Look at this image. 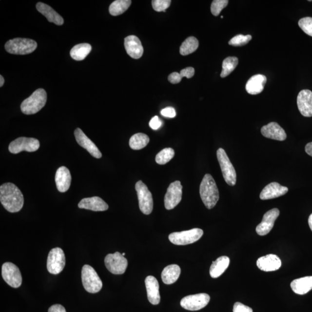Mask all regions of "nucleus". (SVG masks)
<instances>
[{"mask_svg":"<svg viewBox=\"0 0 312 312\" xmlns=\"http://www.w3.org/2000/svg\"><path fill=\"white\" fill-rule=\"evenodd\" d=\"M199 42L195 37H190L182 43L180 47V54L186 56L195 52L198 49Z\"/></svg>","mask_w":312,"mask_h":312,"instance_id":"33","label":"nucleus"},{"mask_svg":"<svg viewBox=\"0 0 312 312\" xmlns=\"http://www.w3.org/2000/svg\"><path fill=\"white\" fill-rule=\"evenodd\" d=\"M174 155L175 152L173 149L170 148H165L156 156V163L160 165L167 164L174 157Z\"/></svg>","mask_w":312,"mask_h":312,"instance_id":"35","label":"nucleus"},{"mask_svg":"<svg viewBox=\"0 0 312 312\" xmlns=\"http://www.w3.org/2000/svg\"><path fill=\"white\" fill-rule=\"evenodd\" d=\"M171 0H153L152 1L153 8L157 12H165L170 7Z\"/></svg>","mask_w":312,"mask_h":312,"instance_id":"39","label":"nucleus"},{"mask_svg":"<svg viewBox=\"0 0 312 312\" xmlns=\"http://www.w3.org/2000/svg\"><path fill=\"white\" fill-rule=\"evenodd\" d=\"M252 39V37L251 35H242V34H239L233 39H231L229 43V45L233 46H242L247 44L249 41Z\"/></svg>","mask_w":312,"mask_h":312,"instance_id":"36","label":"nucleus"},{"mask_svg":"<svg viewBox=\"0 0 312 312\" xmlns=\"http://www.w3.org/2000/svg\"><path fill=\"white\" fill-rule=\"evenodd\" d=\"M55 182L57 189L61 193H65L69 189L71 183V176L69 170L61 167L56 171Z\"/></svg>","mask_w":312,"mask_h":312,"instance_id":"22","label":"nucleus"},{"mask_svg":"<svg viewBox=\"0 0 312 312\" xmlns=\"http://www.w3.org/2000/svg\"><path fill=\"white\" fill-rule=\"evenodd\" d=\"M39 140L34 138L20 137L11 142L9 145V151L13 154H18L22 151L36 152L39 148Z\"/></svg>","mask_w":312,"mask_h":312,"instance_id":"10","label":"nucleus"},{"mask_svg":"<svg viewBox=\"0 0 312 312\" xmlns=\"http://www.w3.org/2000/svg\"><path fill=\"white\" fill-rule=\"evenodd\" d=\"M210 301V296L205 293L185 296L180 301V305L186 310L195 311L201 310Z\"/></svg>","mask_w":312,"mask_h":312,"instance_id":"13","label":"nucleus"},{"mask_svg":"<svg viewBox=\"0 0 312 312\" xmlns=\"http://www.w3.org/2000/svg\"><path fill=\"white\" fill-rule=\"evenodd\" d=\"M37 48V43L33 39L17 38L8 40L5 48L9 54L24 55L31 54Z\"/></svg>","mask_w":312,"mask_h":312,"instance_id":"4","label":"nucleus"},{"mask_svg":"<svg viewBox=\"0 0 312 312\" xmlns=\"http://www.w3.org/2000/svg\"><path fill=\"white\" fill-rule=\"evenodd\" d=\"M92 51V46L89 43H80L73 47L71 50V58L77 61L84 60Z\"/></svg>","mask_w":312,"mask_h":312,"instance_id":"30","label":"nucleus"},{"mask_svg":"<svg viewBox=\"0 0 312 312\" xmlns=\"http://www.w3.org/2000/svg\"><path fill=\"white\" fill-rule=\"evenodd\" d=\"M75 136L78 144L88 151L89 154L97 158H100L102 154L93 142L87 137L83 131L78 128L74 132Z\"/></svg>","mask_w":312,"mask_h":312,"instance_id":"16","label":"nucleus"},{"mask_svg":"<svg viewBox=\"0 0 312 312\" xmlns=\"http://www.w3.org/2000/svg\"><path fill=\"white\" fill-rule=\"evenodd\" d=\"M199 193L206 207L211 210L215 207L219 199V192L216 182L210 174H206L203 178Z\"/></svg>","mask_w":312,"mask_h":312,"instance_id":"2","label":"nucleus"},{"mask_svg":"<svg viewBox=\"0 0 312 312\" xmlns=\"http://www.w3.org/2000/svg\"><path fill=\"white\" fill-rule=\"evenodd\" d=\"M217 157L224 180L228 185L231 186L235 185L236 174L235 168L231 163L226 152L223 148H219L217 150Z\"/></svg>","mask_w":312,"mask_h":312,"instance_id":"6","label":"nucleus"},{"mask_svg":"<svg viewBox=\"0 0 312 312\" xmlns=\"http://www.w3.org/2000/svg\"><path fill=\"white\" fill-rule=\"evenodd\" d=\"M262 135L265 138L283 141L287 138L285 130L276 122H271L261 128Z\"/></svg>","mask_w":312,"mask_h":312,"instance_id":"19","label":"nucleus"},{"mask_svg":"<svg viewBox=\"0 0 312 312\" xmlns=\"http://www.w3.org/2000/svg\"><path fill=\"white\" fill-rule=\"evenodd\" d=\"M221 19H223V16H221Z\"/></svg>","mask_w":312,"mask_h":312,"instance_id":"50","label":"nucleus"},{"mask_svg":"<svg viewBox=\"0 0 312 312\" xmlns=\"http://www.w3.org/2000/svg\"><path fill=\"white\" fill-rule=\"evenodd\" d=\"M0 201L6 210L11 213L20 212L24 204V197L20 189L12 183L0 187Z\"/></svg>","mask_w":312,"mask_h":312,"instance_id":"1","label":"nucleus"},{"mask_svg":"<svg viewBox=\"0 0 312 312\" xmlns=\"http://www.w3.org/2000/svg\"><path fill=\"white\" fill-rule=\"evenodd\" d=\"M297 105L299 112L305 117H312V92L303 90L297 97Z\"/></svg>","mask_w":312,"mask_h":312,"instance_id":"17","label":"nucleus"},{"mask_svg":"<svg viewBox=\"0 0 312 312\" xmlns=\"http://www.w3.org/2000/svg\"><path fill=\"white\" fill-rule=\"evenodd\" d=\"M291 288L296 294L304 295L312 289V276H306L296 279L291 283Z\"/></svg>","mask_w":312,"mask_h":312,"instance_id":"27","label":"nucleus"},{"mask_svg":"<svg viewBox=\"0 0 312 312\" xmlns=\"http://www.w3.org/2000/svg\"><path fill=\"white\" fill-rule=\"evenodd\" d=\"M149 141V137L146 134L137 133L131 137L129 145L133 150H140L146 147Z\"/></svg>","mask_w":312,"mask_h":312,"instance_id":"31","label":"nucleus"},{"mask_svg":"<svg viewBox=\"0 0 312 312\" xmlns=\"http://www.w3.org/2000/svg\"><path fill=\"white\" fill-rule=\"evenodd\" d=\"M65 265V257L63 251L60 248L52 249L47 260V269L49 273L57 274L62 272Z\"/></svg>","mask_w":312,"mask_h":312,"instance_id":"9","label":"nucleus"},{"mask_svg":"<svg viewBox=\"0 0 312 312\" xmlns=\"http://www.w3.org/2000/svg\"><path fill=\"white\" fill-rule=\"evenodd\" d=\"M37 10L45 17L49 22L54 23L58 26L64 24V20L58 12L50 6L42 2H39L36 5Z\"/></svg>","mask_w":312,"mask_h":312,"instance_id":"26","label":"nucleus"},{"mask_svg":"<svg viewBox=\"0 0 312 312\" xmlns=\"http://www.w3.org/2000/svg\"><path fill=\"white\" fill-rule=\"evenodd\" d=\"M233 312H253L252 309L241 303L236 302L234 305Z\"/></svg>","mask_w":312,"mask_h":312,"instance_id":"40","label":"nucleus"},{"mask_svg":"<svg viewBox=\"0 0 312 312\" xmlns=\"http://www.w3.org/2000/svg\"><path fill=\"white\" fill-rule=\"evenodd\" d=\"M229 2L228 0H214L211 7L212 14L215 17H217L221 11L227 7Z\"/></svg>","mask_w":312,"mask_h":312,"instance_id":"37","label":"nucleus"},{"mask_svg":"<svg viewBox=\"0 0 312 312\" xmlns=\"http://www.w3.org/2000/svg\"><path fill=\"white\" fill-rule=\"evenodd\" d=\"M195 70L193 67H187L182 70L180 71V76L182 78L186 77L190 79L195 76Z\"/></svg>","mask_w":312,"mask_h":312,"instance_id":"41","label":"nucleus"},{"mask_svg":"<svg viewBox=\"0 0 312 312\" xmlns=\"http://www.w3.org/2000/svg\"><path fill=\"white\" fill-rule=\"evenodd\" d=\"M202 230L193 229L182 232H176L170 234L169 239L171 243L176 245H186L195 243L203 235Z\"/></svg>","mask_w":312,"mask_h":312,"instance_id":"7","label":"nucleus"},{"mask_svg":"<svg viewBox=\"0 0 312 312\" xmlns=\"http://www.w3.org/2000/svg\"><path fill=\"white\" fill-rule=\"evenodd\" d=\"M48 312H66V311L62 305L56 304L49 308Z\"/></svg>","mask_w":312,"mask_h":312,"instance_id":"45","label":"nucleus"},{"mask_svg":"<svg viewBox=\"0 0 312 312\" xmlns=\"http://www.w3.org/2000/svg\"><path fill=\"white\" fill-rule=\"evenodd\" d=\"M161 125L162 121L159 119L157 116L153 117L149 122V126L155 130H158L161 126Z\"/></svg>","mask_w":312,"mask_h":312,"instance_id":"43","label":"nucleus"},{"mask_svg":"<svg viewBox=\"0 0 312 312\" xmlns=\"http://www.w3.org/2000/svg\"><path fill=\"white\" fill-rule=\"evenodd\" d=\"M78 207L96 212L107 211L109 208L107 203L98 196L82 199L78 204Z\"/></svg>","mask_w":312,"mask_h":312,"instance_id":"25","label":"nucleus"},{"mask_svg":"<svg viewBox=\"0 0 312 312\" xmlns=\"http://www.w3.org/2000/svg\"><path fill=\"white\" fill-rule=\"evenodd\" d=\"M182 78L180 73L174 72V73L171 74L169 77H168V80H169L171 83L177 84L180 82Z\"/></svg>","mask_w":312,"mask_h":312,"instance_id":"44","label":"nucleus"},{"mask_svg":"<svg viewBox=\"0 0 312 312\" xmlns=\"http://www.w3.org/2000/svg\"><path fill=\"white\" fill-rule=\"evenodd\" d=\"M47 94L45 90L39 89L36 90L29 98L21 103L20 108L24 114L33 115L41 110L46 104Z\"/></svg>","mask_w":312,"mask_h":312,"instance_id":"3","label":"nucleus"},{"mask_svg":"<svg viewBox=\"0 0 312 312\" xmlns=\"http://www.w3.org/2000/svg\"><path fill=\"white\" fill-rule=\"evenodd\" d=\"M132 4L130 0H117L112 3L109 7V13L112 16H118L124 13Z\"/></svg>","mask_w":312,"mask_h":312,"instance_id":"32","label":"nucleus"},{"mask_svg":"<svg viewBox=\"0 0 312 312\" xmlns=\"http://www.w3.org/2000/svg\"><path fill=\"white\" fill-rule=\"evenodd\" d=\"M305 152L312 157V142L308 143L305 146Z\"/></svg>","mask_w":312,"mask_h":312,"instance_id":"46","label":"nucleus"},{"mask_svg":"<svg viewBox=\"0 0 312 312\" xmlns=\"http://www.w3.org/2000/svg\"><path fill=\"white\" fill-rule=\"evenodd\" d=\"M82 280L84 288L90 293H97L102 288V282L96 271L89 265H85L82 270Z\"/></svg>","mask_w":312,"mask_h":312,"instance_id":"5","label":"nucleus"},{"mask_svg":"<svg viewBox=\"0 0 312 312\" xmlns=\"http://www.w3.org/2000/svg\"><path fill=\"white\" fill-rule=\"evenodd\" d=\"M181 270L179 265L172 264L165 267L162 272L161 278L166 285H171L179 279Z\"/></svg>","mask_w":312,"mask_h":312,"instance_id":"28","label":"nucleus"},{"mask_svg":"<svg viewBox=\"0 0 312 312\" xmlns=\"http://www.w3.org/2000/svg\"><path fill=\"white\" fill-rule=\"evenodd\" d=\"M122 255H123V256L124 257V255H125V254H124H124H122Z\"/></svg>","mask_w":312,"mask_h":312,"instance_id":"49","label":"nucleus"},{"mask_svg":"<svg viewBox=\"0 0 312 312\" xmlns=\"http://www.w3.org/2000/svg\"><path fill=\"white\" fill-rule=\"evenodd\" d=\"M2 276L5 282L12 288H20L22 283L20 271L13 263L8 262L2 265Z\"/></svg>","mask_w":312,"mask_h":312,"instance_id":"12","label":"nucleus"},{"mask_svg":"<svg viewBox=\"0 0 312 312\" xmlns=\"http://www.w3.org/2000/svg\"><path fill=\"white\" fill-rule=\"evenodd\" d=\"M124 47L127 54L131 58L138 59L142 57L143 48L142 43L138 37L130 36L124 39Z\"/></svg>","mask_w":312,"mask_h":312,"instance_id":"18","label":"nucleus"},{"mask_svg":"<svg viewBox=\"0 0 312 312\" xmlns=\"http://www.w3.org/2000/svg\"><path fill=\"white\" fill-rule=\"evenodd\" d=\"M105 264L109 272L115 274H123L126 272L128 261L119 252L109 254L105 258Z\"/></svg>","mask_w":312,"mask_h":312,"instance_id":"11","label":"nucleus"},{"mask_svg":"<svg viewBox=\"0 0 312 312\" xmlns=\"http://www.w3.org/2000/svg\"><path fill=\"white\" fill-rule=\"evenodd\" d=\"M308 223L309 226H310V229L312 232V214L310 215V217H309Z\"/></svg>","mask_w":312,"mask_h":312,"instance_id":"47","label":"nucleus"},{"mask_svg":"<svg viewBox=\"0 0 312 312\" xmlns=\"http://www.w3.org/2000/svg\"><path fill=\"white\" fill-rule=\"evenodd\" d=\"M0 79H1V82H0V87H2L4 84V78L2 76H0Z\"/></svg>","mask_w":312,"mask_h":312,"instance_id":"48","label":"nucleus"},{"mask_svg":"<svg viewBox=\"0 0 312 312\" xmlns=\"http://www.w3.org/2000/svg\"><path fill=\"white\" fill-rule=\"evenodd\" d=\"M267 81L264 75L257 74L252 77L246 84V90L250 95H257L263 91Z\"/></svg>","mask_w":312,"mask_h":312,"instance_id":"24","label":"nucleus"},{"mask_svg":"<svg viewBox=\"0 0 312 312\" xmlns=\"http://www.w3.org/2000/svg\"><path fill=\"white\" fill-rule=\"evenodd\" d=\"M288 190V187L280 185L278 183H271L262 190L260 198L263 200L276 198L285 195Z\"/></svg>","mask_w":312,"mask_h":312,"instance_id":"20","label":"nucleus"},{"mask_svg":"<svg viewBox=\"0 0 312 312\" xmlns=\"http://www.w3.org/2000/svg\"><path fill=\"white\" fill-rule=\"evenodd\" d=\"M161 114L165 117L173 118L176 117V111L173 107H167L161 110Z\"/></svg>","mask_w":312,"mask_h":312,"instance_id":"42","label":"nucleus"},{"mask_svg":"<svg viewBox=\"0 0 312 312\" xmlns=\"http://www.w3.org/2000/svg\"><path fill=\"white\" fill-rule=\"evenodd\" d=\"M145 285L149 301L153 305H158L161 297L157 280L154 276H148L145 279Z\"/></svg>","mask_w":312,"mask_h":312,"instance_id":"23","label":"nucleus"},{"mask_svg":"<svg viewBox=\"0 0 312 312\" xmlns=\"http://www.w3.org/2000/svg\"><path fill=\"white\" fill-rule=\"evenodd\" d=\"M183 186L179 180L172 183L168 187L164 197V205L168 210H173L182 200Z\"/></svg>","mask_w":312,"mask_h":312,"instance_id":"14","label":"nucleus"},{"mask_svg":"<svg viewBox=\"0 0 312 312\" xmlns=\"http://www.w3.org/2000/svg\"><path fill=\"white\" fill-rule=\"evenodd\" d=\"M298 25L304 33L312 37V18H302L299 20Z\"/></svg>","mask_w":312,"mask_h":312,"instance_id":"38","label":"nucleus"},{"mask_svg":"<svg viewBox=\"0 0 312 312\" xmlns=\"http://www.w3.org/2000/svg\"><path fill=\"white\" fill-rule=\"evenodd\" d=\"M259 269L265 272H271L279 270L282 265V261L276 255L268 254L259 258L257 261Z\"/></svg>","mask_w":312,"mask_h":312,"instance_id":"21","label":"nucleus"},{"mask_svg":"<svg viewBox=\"0 0 312 312\" xmlns=\"http://www.w3.org/2000/svg\"><path fill=\"white\" fill-rule=\"evenodd\" d=\"M136 190L138 195L140 211L145 214H151L154 208V201L151 192L142 180H139L136 183Z\"/></svg>","mask_w":312,"mask_h":312,"instance_id":"8","label":"nucleus"},{"mask_svg":"<svg viewBox=\"0 0 312 312\" xmlns=\"http://www.w3.org/2000/svg\"><path fill=\"white\" fill-rule=\"evenodd\" d=\"M238 64V58L236 57H228L224 59L222 64V71L220 74L221 78H226L235 69Z\"/></svg>","mask_w":312,"mask_h":312,"instance_id":"34","label":"nucleus"},{"mask_svg":"<svg viewBox=\"0 0 312 312\" xmlns=\"http://www.w3.org/2000/svg\"><path fill=\"white\" fill-rule=\"evenodd\" d=\"M279 214V210L277 208H273L264 214L263 220L256 227V232L259 235H266L271 232Z\"/></svg>","mask_w":312,"mask_h":312,"instance_id":"15","label":"nucleus"},{"mask_svg":"<svg viewBox=\"0 0 312 312\" xmlns=\"http://www.w3.org/2000/svg\"><path fill=\"white\" fill-rule=\"evenodd\" d=\"M230 258L227 256H221L213 262L210 268V275L213 278H217L225 271L230 264Z\"/></svg>","mask_w":312,"mask_h":312,"instance_id":"29","label":"nucleus"}]
</instances>
